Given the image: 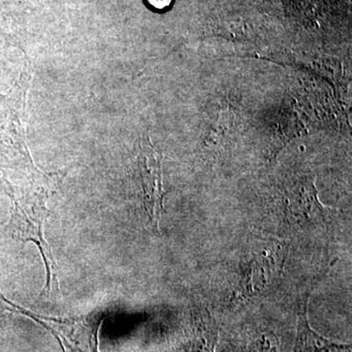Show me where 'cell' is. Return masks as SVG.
<instances>
[{"instance_id":"2","label":"cell","mask_w":352,"mask_h":352,"mask_svg":"<svg viewBox=\"0 0 352 352\" xmlns=\"http://www.w3.org/2000/svg\"><path fill=\"white\" fill-rule=\"evenodd\" d=\"M141 178L144 190L146 212L153 226L157 228L164 212V191L162 187L161 166L152 151L143 152L139 157Z\"/></svg>"},{"instance_id":"5","label":"cell","mask_w":352,"mask_h":352,"mask_svg":"<svg viewBox=\"0 0 352 352\" xmlns=\"http://www.w3.org/2000/svg\"><path fill=\"white\" fill-rule=\"evenodd\" d=\"M278 340L274 333H259L234 352H277Z\"/></svg>"},{"instance_id":"1","label":"cell","mask_w":352,"mask_h":352,"mask_svg":"<svg viewBox=\"0 0 352 352\" xmlns=\"http://www.w3.org/2000/svg\"><path fill=\"white\" fill-rule=\"evenodd\" d=\"M286 243L271 237L250 238L240 261V296H261L277 286L286 263Z\"/></svg>"},{"instance_id":"3","label":"cell","mask_w":352,"mask_h":352,"mask_svg":"<svg viewBox=\"0 0 352 352\" xmlns=\"http://www.w3.org/2000/svg\"><path fill=\"white\" fill-rule=\"evenodd\" d=\"M219 329L207 309H197L191 315L183 352H215Z\"/></svg>"},{"instance_id":"4","label":"cell","mask_w":352,"mask_h":352,"mask_svg":"<svg viewBox=\"0 0 352 352\" xmlns=\"http://www.w3.org/2000/svg\"><path fill=\"white\" fill-rule=\"evenodd\" d=\"M308 294L298 302V325L294 352H351V346L335 344L310 327L307 320Z\"/></svg>"},{"instance_id":"6","label":"cell","mask_w":352,"mask_h":352,"mask_svg":"<svg viewBox=\"0 0 352 352\" xmlns=\"http://www.w3.org/2000/svg\"><path fill=\"white\" fill-rule=\"evenodd\" d=\"M146 1L156 10H164L173 3V0H146Z\"/></svg>"}]
</instances>
